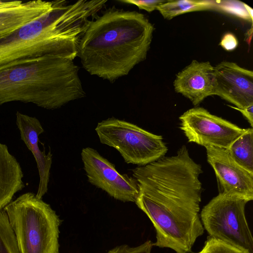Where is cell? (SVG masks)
<instances>
[{"label": "cell", "mask_w": 253, "mask_h": 253, "mask_svg": "<svg viewBox=\"0 0 253 253\" xmlns=\"http://www.w3.org/2000/svg\"><path fill=\"white\" fill-rule=\"evenodd\" d=\"M154 30L144 14L110 7L90 21L78 56L90 74L113 82L146 59Z\"/></svg>", "instance_id": "obj_1"}, {"label": "cell", "mask_w": 253, "mask_h": 253, "mask_svg": "<svg viewBox=\"0 0 253 253\" xmlns=\"http://www.w3.org/2000/svg\"><path fill=\"white\" fill-rule=\"evenodd\" d=\"M85 96L73 60L46 55L0 65V105L20 101L53 110Z\"/></svg>", "instance_id": "obj_2"}, {"label": "cell", "mask_w": 253, "mask_h": 253, "mask_svg": "<svg viewBox=\"0 0 253 253\" xmlns=\"http://www.w3.org/2000/svg\"><path fill=\"white\" fill-rule=\"evenodd\" d=\"M50 9L0 41V65L42 55L74 60L92 16L83 0L53 1Z\"/></svg>", "instance_id": "obj_3"}, {"label": "cell", "mask_w": 253, "mask_h": 253, "mask_svg": "<svg viewBox=\"0 0 253 253\" xmlns=\"http://www.w3.org/2000/svg\"><path fill=\"white\" fill-rule=\"evenodd\" d=\"M3 210L20 253H59L61 220L49 204L28 192Z\"/></svg>", "instance_id": "obj_4"}, {"label": "cell", "mask_w": 253, "mask_h": 253, "mask_svg": "<svg viewBox=\"0 0 253 253\" xmlns=\"http://www.w3.org/2000/svg\"><path fill=\"white\" fill-rule=\"evenodd\" d=\"M95 131L100 142L116 149L127 164L144 166L168 151L162 136L114 117L98 123Z\"/></svg>", "instance_id": "obj_5"}, {"label": "cell", "mask_w": 253, "mask_h": 253, "mask_svg": "<svg viewBox=\"0 0 253 253\" xmlns=\"http://www.w3.org/2000/svg\"><path fill=\"white\" fill-rule=\"evenodd\" d=\"M248 202L220 192L202 210L201 220L209 236L253 253V238L245 215Z\"/></svg>", "instance_id": "obj_6"}, {"label": "cell", "mask_w": 253, "mask_h": 253, "mask_svg": "<svg viewBox=\"0 0 253 253\" xmlns=\"http://www.w3.org/2000/svg\"><path fill=\"white\" fill-rule=\"evenodd\" d=\"M180 128L188 142L204 147L227 149L247 128L210 113L202 107L190 109L179 117Z\"/></svg>", "instance_id": "obj_7"}, {"label": "cell", "mask_w": 253, "mask_h": 253, "mask_svg": "<svg viewBox=\"0 0 253 253\" xmlns=\"http://www.w3.org/2000/svg\"><path fill=\"white\" fill-rule=\"evenodd\" d=\"M81 157L89 183L116 200L135 202L139 187L133 177L120 173L113 164L92 148H83Z\"/></svg>", "instance_id": "obj_8"}, {"label": "cell", "mask_w": 253, "mask_h": 253, "mask_svg": "<svg viewBox=\"0 0 253 253\" xmlns=\"http://www.w3.org/2000/svg\"><path fill=\"white\" fill-rule=\"evenodd\" d=\"M207 161L213 169L221 192L250 202L253 200V173L239 165L226 148L207 146Z\"/></svg>", "instance_id": "obj_9"}, {"label": "cell", "mask_w": 253, "mask_h": 253, "mask_svg": "<svg viewBox=\"0 0 253 253\" xmlns=\"http://www.w3.org/2000/svg\"><path fill=\"white\" fill-rule=\"evenodd\" d=\"M213 95L238 109L253 105V72L234 62L223 61L214 67Z\"/></svg>", "instance_id": "obj_10"}, {"label": "cell", "mask_w": 253, "mask_h": 253, "mask_svg": "<svg viewBox=\"0 0 253 253\" xmlns=\"http://www.w3.org/2000/svg\"><path fill=\"white\" fill-rule=\"evenodd\" d=\"M173 85L177 93L198 105L206 98L213 95L214 67L208 61L193 60L176 75Z\"/></svg>", "instance_id": "obj_11"}, {"label": "cell", "mask_w": 253, "mask_h": 253, "mask_svg": "<svg viewBox=\"0 0 253 253\" xmlns=\"http://www.w3.org/2000/svg\"><path fill=\"white\" fill-rule=\"evenodd\" d=\"M16 123L20 131L21 139L33 154L37 163L40 182L36 197L42 199L47 192L52 164V154L40 150L38 146L39 135L43 132V128L36 117L17 112Z\"/></svg>", "instance_id": "obj_12"}, {"label": "cell", "mask_w": 253, "mask_h": 253, "mask_svg": "<svg viewBox=\"0 0 253 253\" xmlns=\"http://www.w3.org/2000/svg\"><path fill=\"white\" fill-rule=\"evenodd\" d=\"M53 1L0 0V41L51 9Z\"/></svg>", "instance_id": "obj_13"}, {"label": "cell", "mask_w": 253, "mask_h": 253, "mask_svg": "<svg viewBox=\"0 0 253 253\" xmlns=\"http://www.w3.org/2000/svg\"><path fill=\"white\" fill-rule=\"evenodd\" d=\"M20 164L0 142V211L9 204L16 193L25 187Z\"/></svg>", "instance_id": "obj_14"}, {"label": "cell", "mask_w": 253, "mask_h": 253, "mask_svg": "<svg viewBox=\"0 0 253 253\" xmlns=\"http://www.w3.org/2000/svg\"><path fill=\"white\" fill-rule=\"evenodd\" d=\"M232 159L241 167L253 173V129L248 128L227 149Z\"/></svg>", "instance_id": "obj_15"}, {"label": "cell", "mask_w": 253, "mask_h": 253, "mask_svg": "<svg viewBox=\"0 0 253 253\" xmlns=\"http://www.w3.org/2000/svg\"><path fill=\"white\" fill-rule=\"evenodd\" d=\"M212 1L199 0H170L160 4L157 8L165 19L170 20L180 14L213 7Z\"/></svg>", "instance_id": "obj_16"}, {"label": "cell", "mask_w": 253, "mask_h": 253, "mask_svg": "<svg viewBox=\"0 0 253 253\" xmlns=\"http://www.w3.org/2000/svg\"><path fill=\"white\" fill-rule=\"evenodd\" d=\"M0 253H20L15 234L4 210L0 211Z\"/></svg>", "instance_id": "obj_17"}, {"label": "cell", "mask_w": 253, "mask_h": 253, "mask_svg": "<svg viewBox=\"0 0 253 253\" xmlns=\"http://www.w3.org/2000/svg\"><path fill=\"white\" fill-rule=\"evenodd\" d=\"M197 253H248L235 246L209 236L202 249Z\"/></svg>", "instance_id": "obj_18"}, {"label": "cell", "mask_w": 253, "mask_h": 253, "mask_svg": "<svg viewBox=\"0 0 253 253\" xmlns=\"http://www.w3.org/2000/svg\"><path fill=\"white\" fill-rule=\"evenodd\" d=\"M153 243L148 240L135 247H130L127 245L117 246L110 250L108 253H151Z\"/></svg>", "instance_id": "obj_19"}, {"label": "cell", "mask_w": 253, "mask_h": 253, "mask_svg": "<svg viewBox=\"0 0 253 253\" xmlns=\"http://www.w3.org/2000/svg\"><path fill=\"white\" fill-rule=\"evenodd\" d=\"M166 0H120L119 2L137 6L140 9H143L148 12L157 10V7Z\"/></svg>", "instance_id": "obj_20"}, {"label": "cell", "mask_w": 253, "mask_h": 253, "mask_svg": "<svg viewBox=\"0 0 253 253\" xmlns=\"http://www.w3.org/2000/svg\"><path fill=\"white\" fill-rule=\"evenodd\" d=\"M219 44L225 50L229 51L232 50L237 47L238 42L233 34L228 33L222 38Z\"/></svg>", "instance_id": "obj_21"}, {"label": "cell", "mask_w": 253, "mask_h": 253, "mask_svg": "<svg viewBox=\"0 0 253 253\" xmlns=\"http://www.w3.org/2000/svg\"><path fill=\"white\" fill-rule=\"evenodd\" d=\"M239 111L246 118L252 127L253 126V105L249 106L244 109H238L235 107H232Z\"/></svg>", "instance_id": "obj_22"}]
</instances>
